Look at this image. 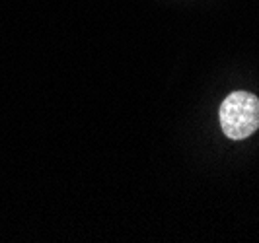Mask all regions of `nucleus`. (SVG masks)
Returning <instances> with one entry per match:
<instances>
[{
    "label": "nucleus",
    "instance_id": "1",
    "mask_svg": "<svg viewBox=\"0 0 259 243\" xmlns=\"http://www.w3.org/2000/svg\"><path fill=\"white\" fill-rule=\"evenodd\" d=\"M219 117L230 140H244L259 128V98L249 91H232L222 102Z\"/></svg>",
    "mask_w": 259,
    "mask_h": 243
}]
</instances>
